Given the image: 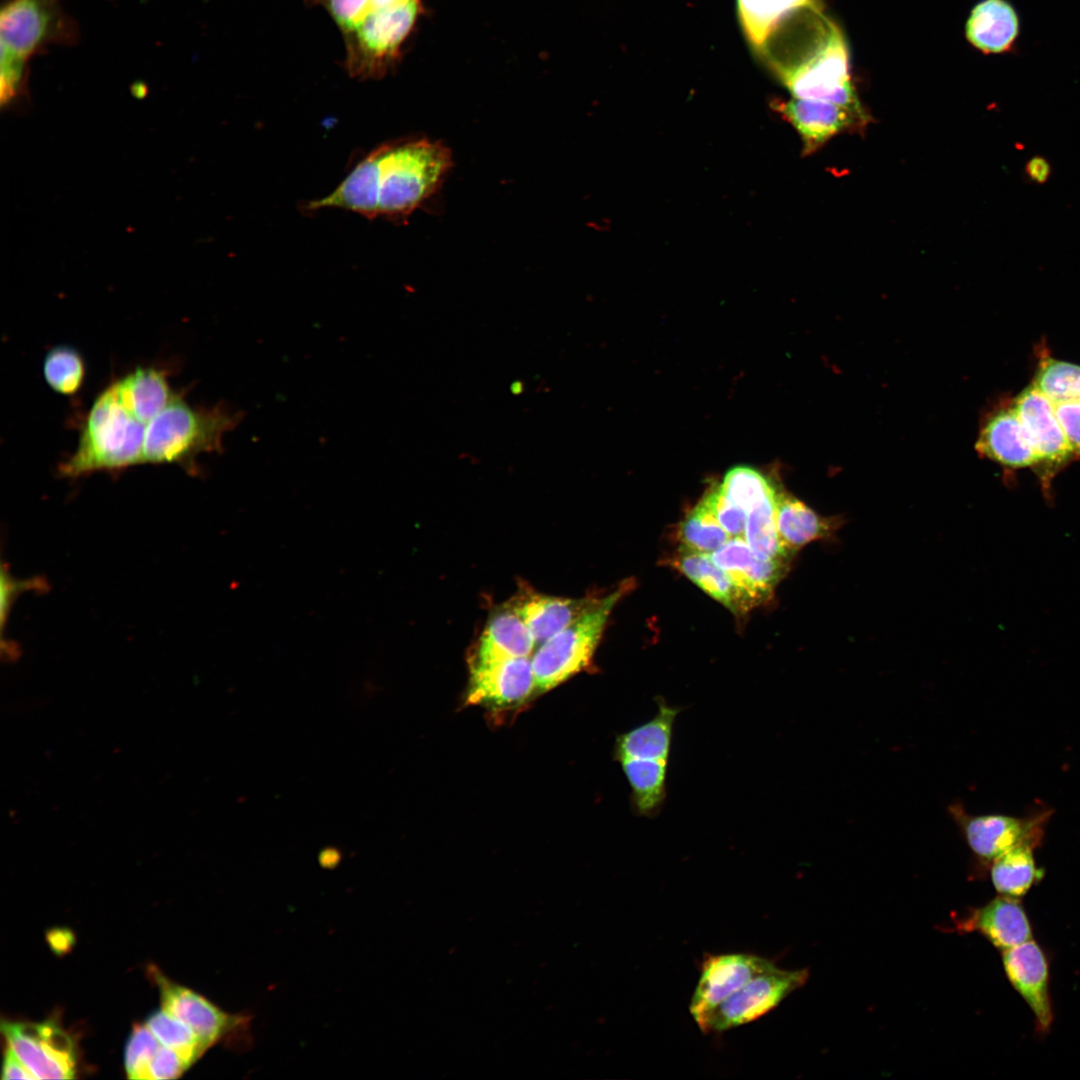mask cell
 Here are the masks:
<instances>
[{
	"mask_svg": "<svg viewBox=\"0 0 1080 1080\" xmlns=\"http://www.w3.org/2000/svg\"><path fill=\"white\" fill-rule=\"evenodd\" d=\"M754 51L795 98L865 110L852 82L845 38L820 0L783 16Z\"/></svg>",
	"mask_w": 1080,
	"mask_h": 1080,
	"instance_id": "obj_1",
	"label": "cell"
},
{
	"mask_svg": "<svg viewBox=\"0 0 1080 1080\" xmlns=\"http://www.w3.org/2000/svg\"><path fill=\"white\" fill-rule=\"evenodd\" d=\"M451 165L449 150L438 142L420 138L386 143L306 209L338 208L367 218L408 215L436 191Z\"/></svg>",
	"mask_w": 1080,
	"mask_h": 1080,
	"instance_id": "obj_2",
	"label": "cell"
},
{
	"mask_svg": "<svg viewBox=\"0 0 1080 1080\" xmlns=\"http://www.w3.org/2000/svg\"><path fill=\"white\" fill-rule=\"evenodd\" d=\"M76 22L62 0H6L0 12V106L21 112L29 105L28 74L33 57L52 45H72Z\"/></svg>",
	"mask_w": 1080,
	"mask_h": 1080,
	"instance_id": "obj_3",
	"label": "cell"
},
{
	"mask_svg": "<svg viewBox=\"0 0 1080 1080\" xmlns=\"http://www.w3.org/2000/svg\"><path fill=\"white\" fill-rule=\"evenodd\" d=\"M148 421L140 418L117 381L95 399L80 431L76 450L60 465V473L79 477L141 464Z\"/></svg>",
	"mask_w": 1080,
	"mask_h": 1080,
	"instance_id": "obj_4",
	"label": "cell"
},
{
	"mask_svg": "<svg viewBox=\"0 0 1080 1080\" xmlns=\"http://www.w3.org/2000/svg\"><path fill=\"white\" fill-rule=\"evenodd\" d=\"M242 414L225 406L193 407L173 393L166 406L148 423L141 464H180L193 469L201 453L220 452L224 436Z\"/></svg>",
	"mask_w": 1080,
	"mask_h": 1080,
	"instance_id": "obj_5",
	"label": "cell"
},
{
	"mask_svg": "<svg viewBox=\"0 0 1080 1080\" xmlns=\"http://www.w3.org/2000/svg\"><path fill=\"white\" fill-rule=\"evenodd\" d=\"M631 586V582H624L597 599L581 616L540 645L532 658L538 690L556 687L591 663L614 606Z\"/></svg>",
	"mask_w": 1080,
	"mask_h": 1080,
	"instance_id": "obj_6",
	"label": "cell"
},
{
	"mask_svg": "<svg viewBox=\"0 0 1080 1080\" xmlns=\"http://www.w3.org/2000/svg\"><path fill=\"white\" fill-rule=\"evenodd\" d=\"M420 11V0L370 13L351 33L344 35L345 67L360 79L380 77L398 56Z\"/></svg>",
	"mask_w": 1080,
	"mask_h": 1080,
	"instance_id": "obj_7",
	"label": "cell"
},
{
	"mask_svg": "<svg viewBox=\"0 0 1080 1080\" xmlns=\"http://www.w3.org/2000/svg\"><path fill=\"white\" fill-rule=\"evenodd\" d=\"M807 977L805 969L786 970L773 963L719 1004L699 1029L705 1034L722 1033L755 1021L775 1009Z\"/></svg>",
	"mask_w": 1080,
	"mask_h": 1080,
	"instance_id": "obj_8",
	"label": "cell"
},
{
	"mask_svg": "<svg viewBox=\"0 0 1080 1080\" xmlns=\"http://www.w3.org/2000/svg\"><path fill=\"white\" fill-rule=\"evenodd\" d=\"M1037 458V473L1049 489L1056 473L1076 460L1057 419L1054 404L1032 384L1011 399Z\"/></svg>",
	"mask_w": 1080,
	"mask_h": 1080,
	"instance_id": "obj_9",
	"label": "cell"
},
{
	"mask_svg": "<svg viewBox=\"0 0 1080 1080\" xmlns=\"http://www.w3.org/2000/svg\"><path fill=\"white\" fill-rule=\"evenodd\" d=\"M8 1046L36 1079H71L75 1073L72 1039L58 1025L12 1023L1 1025Z\"/></svg>",
	"mask_w": 1080,
	"mask_h": 1080,
	"instance_id": "obj_10",
	"label": "cell"
},
{
	"mask_svg": "<svg viewBox=\"0 0 1080 1080\" xmlns=\"http://www.w3.org/2000/svg\"><path fill=\"white\" fill-rule=\"evenodd\" d=\"M1052 813L1053 810L1047 807H1037L1023 817L961 814L959 819L971 851L984 863H992L1020 844L1029 843L1039 847Z\"/></svg>",
	"mask_w": 1080,
	"mask_h": 1080,
	"instance_id": "obj_11",
	"label": "cell"
},
{
	"mask_svg": "<svg viewBox=\"0 0 1080 1080\" xmlns=\"http://www.w3.org/2000/svg\"><path fill=\"white\" fill-rule=\"evenodd\" d=\"M772 106L797 131L805 156L817 152L835 136L862 133L871 121L866 110H854L822 100L794 97L775 100Z\"/></svg>",
	"mask_w": 1080,
	"mask_h": 1080,
	"instance_id": "obj_12",
	"label": "cell"
},
{
	"mask_svg": "<svg viewBox=\"0 0 1080 1080\" xmlns=\"http://www.w3.org/2000/svg\"><path fill=\"white\" fill-rule=\"evenodd\" d=\"M154 976L160 988L162 1008L186 1024L205 1051L228 1036L250 1034L249 1015L228 1014L203 996L171 982L160 973Z\"/></svg>",
	"mask_w": 1080,
	"mask_h": 1080,
	"instance_id": "obj_13",
	"label": "cell"
},
{
	"mask_svg": "<svg viewBox=\"0 0 1080 1080\" xmlns=\"http://www.w3.org/2000/svg\"><path fill=\"white\" fill-rule=\"evenodd\" d=\"M469 666V704L509 707L522 703L537 689L529 657L470 660Z\"/></svg>",
	"mask_w": 1080,
	"mask_h": 1080,
	"instance_id": "obj_14",
	"label": "cell"
},
{
	"mask_svg": "<svg viewBox=\"0 0 1080 1080\" xmlns=\"http://www.w3.org/2000/svg\"><path fill=\"white\" fill-rule=\"evenodd\" d=\"M772 961L750 953L708 955L701 964L700 977L692 995L689 1012L697 1026L726 998L739 990Z\"/></svg>",
	"mask_w": 1080,
	"mask_h": 1080,
	"instance_id": "obj_15",
	"label": "cell"
},
{
	"mask_svg": "<svg viewBox=\"0 0 1080 1080\" xmlns=\"http://www.w3.org/2000/svg\"><path fill=\"white\" fill-rule=\"evenodd\" d=\"M1006 976L1032 1010L1038 1031L1046 1033L1053 1021L1049 993V965L1044 951L1033 941L1003 951Z\"/></svg>",
	"mask_w": 1080,
	"mask_h": 1080,
	"instance_id": "obj_16",
	"label": "cell"
},
{
	"mask_svg": "<svg viewBox=\"0 0 1080 1080\" xmlns=\"http://www.w3.org/2000/svg\"><path fill=\"white\" fill-rule=\"evenodd\" d=\"M710 556L756 606L771 597L789 568V563L758 554L743 538H731Z\"/></svg>",
	"mask_w": 1080,
	"mask_h": 1080,
	"instance_id": "obj_17",
	"label": "cell"
},
{
	"mask_svg": "<svg viewBox=\"0 0 1080 1080\" xmlns=\"http://www.w3.org/2000/svg\"><path fill=\"white\" fill-rule=\"evenodd\" d=\"M976 450L1009 470L1031 468L1035 471L1037 467V458L1011 399L986 416L977 438Z\"/></svg>",
	"mask_w": 1080,
	"mask_h": 1080,
	"instance_id": "obj_18",
	"label": "cell"
},
{
	"mask_svg": "<svg viewBox=\"0 0 1080 1080\" xmlns=\"http://www.w3.org/2000/svg\"><path fill=\"white\" fill-rule=\"evenodd\" d=\"M1021 30L1019 14L1008 0H982L970 12L965 33L969 43L985 54L1015 49Z\"/></svg>",
	"mask_w": 1080,
	"mask_h": 1080,
	"instance_id": "obj_19",
	"label": "cell"
},
{
	"mask_svg": "<svg viewBox=\"0 0 1080 1080\" xmlns=\"http://www.w3.org/2000/svg\"><path fill=\"white\" fill-rule=\"evenodd\" d=\"M597 599H572L525 591L511 602L524 621L536 644L541 645L563 630Z\"/></svg>",
	"mask_w": 1080,
	"mask_h": 1080,
	"instance_id": "obj_20",
	"label": "cell"
},
{
	"mask_svg": "<svg viewBox=\"0 0 1080 1080\" xmlns=\"http://www.w3.org/2000/svg\"><path fill=\"white\" fill-rule=\"evenodd\" d=\"M775 520L779 539L792 554L811 542L831 537L840 527V518L823 517L782 490L777 494Z\"/></svg>",
	"mask_w": 1080,
	"mask_h": 1080,
	"instance_id": "obj_21",
	"label": "cell"
},
{
	"mask_svg": "<svg viewBox=\"0 0 1080 1080\" xmlns=\"http://www.w3.org/2000/svg\"><path fill=\"white\" fill-rule=\"evenodd\" d=\"M670 562L675 569L734 614H745L756 606L754 601L739 589L728 574L714 562L710 554L693 552L680 547Z\"/></svg>",
	"mask_w": 1080,
	"mask_h": 1080,
	"instance_id": "obj_22",
	"label": "cell"
},
{
	"mask_svg": "<svg viewBox=\"0 0 1080 1080\" xmlns=\"http://www.w3.org/2000/svg\"><path fill=\"white\" fill-rule=\"evenodd\" d=\"M536 642L511 603L489 618L471 660L529 657Z\"/></svg>",
	"mask_w": 1080,
	"mask_h": 1080,
	"instance_id": "obj_23",
	"label": "cell"
},
{
	"mask_svg": "<svg viewBox=\"0 0 1080 1080\" xmlns=\"http://www.w3.org/2000/svg\"><path fill=\"white\" fill-rule=\"evenodd\" d=\"M972 928L1002 951L1032 940V928L1025 909L1015 897L998 896L975 911Z\"/></svg>",
	"mask_w": 1080,
	"mask_h": 1080,
	"instance_id": "obj_24",
	"label": "cell"
},
{
	"mask_svg": "<svg viewBox=\"0 0 1080 1080\" xmlns=\"http://www.w3.org/2000/svg\"><path fill=\"white\" fill-rule=\"evenodd\" d=\"M679 710L658 704L657 714L648 722L620 735L616 742L617 759H649L667 762L673 724Z\"/></svg>",
	"mask_w": 1080,
	"mask_h": 1080,
	"instance_id": "obj_25",
	"label": "cell"
},
{
	"mask_svg": "<svg viewBox=\"0 0 1080 1080\" xmlns=\"http://www.w3.org/2000/svg\"><path fill=\"white\" fill-rule=\"evenodd\" d=\"M1037 846L1020 844L992 861L991 880L995 890L1004 896H1024L1041 879L1043 870L1037 867L1034 850Z\"/></svg>",
	"mask_w": 1080,
	"mask_h": 1080,
	"instance_id": "obj_26",
	"label": "cell"
},
{
	"mask_svg": "<svg viewBox=\"0 0 1080 1080\" xmlns=\"http://www.w3.org/2000/svg\"><path fill=\"white\" fill-rule=\"evenodd\" d=\"M632 791V803L642 816L656 814L665 799L667 762L649 759L620 760Z\"/></svg>",
	"mask_w": 1080,
	"mask_h": 1080,
	"instance_id": "obj_27",
	"label": "cell"
},
{
	"mask_svg": "<svg viewBox=\"0 0 1080 1080\" xmlns=\"http://www.w3.org/2000/svg\"><path fill=\"white\" fill-rule=\"evenodd\" d=\"M1037 365L1031 384L1053 404L1080 400V365L1037 351Z\"/></svg>",
	"mask_w": 1080,
	"mask_h": 1080,
	"instance_id": "obj_28",
	"label": "cell"
},
{
	"mask_svg": "<svg viewBox=\"0 0 1080 1080\" xmlns=\"http://www.w3.org/2000/svg\"><path fill=\"white\" fill-rule=\"evenodd\" d=\"M778 491L747 513L744 540L758 554L790 563L793 554L783 547L776 528L775 507Z\"/></svg>",
	"mask_w": 1080,
	"mask_h": 1080,
	"instance_id": "obj_29",
	"label": "cell"
},
{
	"mask_svg": "<svg viewBox=\"0 0 1080 1080\" xmlns=\"http://www.w3.org/2000/svg\"><path fill=\"white\" fill-rule=\"evenodd\" d=\"M677 536L681 548L703 554L715 552L731 539L702 501L680 522Z\"/></svg>",
	"mask_w": 1080,
	"mask_h": 1080,
	"instance_id": "obj_30",
	"label": "cell"
},
{
	"mask_svg": "<svg viewBox=\"0 0 1080 1080\" xmlns=\"http://www.w3.org/2000/svg\"><path fill=\"white\" fill-rule=\"evenodd\" d=\"M818 0H737L738 16L751 47L756 49L774 24L792 10Z\"/></svg>",
	"mask_w": 1080,
	"mask_h": 1080,
	"instance_id": "obj_31",
	"label": "cell"
},
{
	"mask_svg": "<svg viewBox=\"0 0 1080 1080\" xmlns=\"http://www.w3.org/2000/svg\"><path fill=\"white\" fill-rule=\"evenodd\" d=\"M720 486L725 494L746 513L778 491V488L764 474L748 466L731 468L725 474Z\"/></svg>",
	"mask_w": 1080,
	"mask_h": 1080,
	"instance_id": "obj_32",
	"label": "cell"
},
{
	"mask_svg": "<svg viewBox=\"0 0 1080 1080\" xmlns=\"http://www.w3.org/2000/svg\"><path fill=\"white\" fill-rule=\"evenodd\" d=\"M145 1024L163 1045L181 1057L187 1068L205 1052L195 1033L164 1009L152 1013Z\"/></svg>",
	"mask_w": 1080,
	"mask_h": 1080,
	"instance_id": "obj_33",
	"label": "cell"
},
{
	"mask_svg": "<svg viewBox=\"0 0 1080 1080\" xmlns=\"http://www.w3.org/2000/svg\"><path fill=\"white\" fill-rule=\"evenodd\" d=\"M43 374L48 385L61 394L76 393L85 376V365L80 354L71 347L60 346L51 350L43 363Z\"/></svg>",
	"mask_w": 1080,
	"mask_h": 1080,
	"instance_id": "obj_34",
	"label": "cell"
},
{
	"mask_svg": "<svg viewBox=\"0 0 1080 1080\" xmlns=\"http://www.w3.org/2000/svg\"><path fill=\"white\" fill-rule=\"evenodd\" d=\"M161 1042L144 1025H134L125 1049V1069L130 1079H144L147 1065Z\"/></svg>",
	"mask_w": 1080,
	"mask_h": 1080,
	"instance_id": "obj_35",
	"label": "cell"
},
{
	"mask_svg": "<svg viewBox=\"0 0 1080 1080\" xmlns=\"http://www.w3.org/2000/svg\"><path fill=\"white\" fill-rule=\"evenodd\" d=\"M701 501L731 538L744 539L747 513L725 494L720 484L712 487Z\"/></svg>",
	"mask_w": 1080,
	"mask_h": 1080,
	"instance_id": "obj_36",
	"label": "cell"
},
{
	"mask_svg": "<svg viewBox=\"0 0 1080 1080\" xmlns=\"http://www.w3.org/2000/svg\"><path fill=\"white\" fill-rule=\"evenodd\" d=\"M186 1069L187 1066L181 1057L174 1050L161 1043L147 1065L144 1079H174L179 1077Z\"/></svg>",
	"mask_w": 1080,
	"mask_h": 1080,
	"instance_id": "obj_37",
	"label": "cell"
},
{
	"mask_svg": "<svg viewBox=\"0 0 1080 1080\" xmlns=\"http://www.w3.org/2000/svg\"><path fill=\"white\" fill-rule=\"evenodd\" d=\"M1057 419L1076 460L1080 459V400L1054 404Z\"/></svg>",
	"mask_w": 1080,
	"mask_h": 1080,
	"instance_id": "obj_38",
	"label": "cell"
},
{
	"mask_svg": "<svg viewBox=\"0 0 1080 1080\" xmlns=\"http://www.w3.org/2000/svg\"><path fill=\"white\" fill-rule=\"evenodd\" d=\"M35 585H38V583H34L33 581L17 582L16 580H14L11 577V575L5 574V570L3 569V571H2V580H1V586H2V606H1V608H2L1 609V611H2L1 612L2 626L4 624V619L6 617V613H7L8 609H9L10 602H11V600H13L15 598L16 592H22L23 590L34 587Z\"/></svg>",
	"mask_w": 1080,
	"mask_h": 1080,
	"instance_id": "obj_39",
	"label": "cell"
},
{
	"mask_svg": "<svg viewBox=\"0 0 1080 1080\" xmlns=\"http://www.w3.org/2000/svg\"><path fill=\"white\" fill-rule=\"evenodd\" d=\"M3 1080L9 1079H36L30 1070L23 1064L14 1051L8 1046L3 1062Z\"/></svg>",
	"mask_w": 1080,
	"mask_h": 1080,
	"instance_id": "obj_40",
	"label": "cell"
},
{
	"mask_svg": "<svg viewBox=\"0 0 1080 1080\" xmlns=\"http://www.w3.org/2000/svg\"><path fill=\"white\" fill-rule=\"evenodd\" d=\"M1025 175L1036 184H1044L1051 174L1049 161L1040 155L1029 159L1024 168Z\"/></svg>",
	"mask_w": 1080,
	"mask_h": 1080,
	"instance_id": "obj_41",
	"label": "cell"
},
{
	"mask_svg": "<svg viewBox=\"0 0 1080 1080\" xmlns=\"http://www.w3.org/2000/svg\"><path fill=\"white\" fill-rule=\"evenodd\" d=\"M48 940L54 951L64 952L72 944V935L67 930H53L49 933Z\"/></svg>",
	"mask_w": 1080,
	"mask_h": 1080,
	"instance_id": "obj_42",
	"label": "cell"
},
{
	"mask_svg": "<svg viewBox=\"0 0 1080 1080\" xmlns=\"http://www.w3.org/2000/svg\"><path fill=\"white\" fill-rule=\"evenodd\" d=\"M410 1H412V0H371V7H370L369 14L376 11V10L384 9V8L399 5V4H404V3H407V2H410Z\"/></svg>",
	"mask_w": 1080,
	"mask_h": 1080,
	"instance_id": "obj_43",
	"label": "cell"
}]
</instances>
